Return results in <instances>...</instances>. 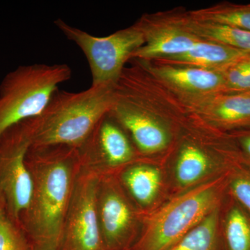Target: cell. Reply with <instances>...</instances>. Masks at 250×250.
I'll return each mask as SVG.
<instances>
[{"instance_id":"cell-1","label":"cell","mask_w":250,"mask_h":250,"mask_svg":"<svg viewBox=\"0 0 250 250\" xmlns=\"http://www.w3.org/2000/svg\"><path fill=\"white\" fill-rule=\"evenodd\" d=\"M26 165L33 181L30 205L21 220L33 250H59L81 170L80 153L65 146H29Z\"/></svg>"},{"instance_id":"cell-2","label":"cell","mask_w":250,"mask_h":250,"mask_svg":"<svg viewBox=\"0 0 250 250\" xmlns=\"http://www.w3.org/2000/svg\"><path fill=\"white\" fill-rule=\"evenodd\" d=\"M116 99L115 85H91L83 91L59 90L40 114L24 121L30 147H82Z\"/></svg>"},{"instance_id":"cell-3","label":"cell","mask_w":250,"mask_h":250,"mask_svg":"<svg viewBox=\"0 0 250 250\" xmlns=\"http://www.w3.org/2000/svg\"><path fill=\"white\" fill-rule=\"evenodd\" d=\"M229 173L194 188L148 215L132 250H170L218 208Z\"/></svg>"},{"instance_id":"cell-4","label":"cell","mask_w":250,"mask_h":250,"mask_svg":"<svg viewBox=\"0 0 250 250\" xmlns=\"http://www.w3.org/2000/svg\"><path fill=\"white\" fill-rule=\"evenodd\" d=\"M67 64L21 65L0 83V136L6 130L40 114L61 83L72 77Z\"/></svg>"},{"instance_id":"cell-5","label":"cell","mask_w":250,"mask_h":250,"mask_svg":"<svg viewBox=\"0 0 250 250\" xmlns=\"http://www.w3.org/2000/svg\"><path fill=\"white\" fill-rule=\"evenodd\" d=\"M54 24L84 54L89 64L93 86L116 85L125 63L146 42L143 31L136 24L105 37L91 35L62 19L56 20Z\"/></svg>"},{"instance_id":"cell-6","label":"cell","mask_w":250,"mask_h":250,"mask_svg":"<svg viewBox=\"0 0 250 250\" xmlns=\"http://www.w3.org/2000/svg\"><path fill=\"white\" fill-rule=\"evenodd\" d=\"M29 146L23 121L0 136V208L21 225L33 194L32 178L25 162Z\"/></svg>"},{"instance_id":"cell-7","label":"cell","mask_w":250,"mask_h":250,"mask_svg":"<svg viewBox=\"0 0 250 250\" xmlns=\"http://www.w3.org/2000/svg\"><path fill=\"white\" fill-rule=\"evenodd\" d=\"M100 175L82 167L62 229L59 250H106L97 210Z\"/></svg>"},{"instance_id":"cell-8","label":"cell","mask_w":250,"mask_h":250,"mask_svg":"<svg viewBox=\"0 0 250 250\" xmlns=\"http://www.w3.org/2000/svg\"><path fill=\"white\" fill-rule=\"evenodd\" d=\"M78 150L82 167L100 176L129 165L136 155L127 136L109 112Z\"/></svg>"},{"instance_id":"cell-9","label":"cell","mask_w":250,"mask_h":250,"mask_svg":"<svg viewBox=\"0 0 250 250\" xmlns=\"http://www.w3.org/2000/svg\"><path fill=\"white\" fill-rule=\"evenodd\" d=\"M115 93L109 114L128 131L138 150L153 154L165 149L169 143L168 133L147 104L125 90L115 88Z\"/></svg>"},{"instance_id":"cell-10","label":"cell","mask_w":250,"mask_h":250,"mask_svg":"<svg viewBox=\"0 0 250 250\" xmlns=\"http://www.w3.org/2000/svg\"><path fill=\"white\" fill-rule=\"evenodd\" d=\"M111 174L100 176L97 210L106 250H126L132 236L135 214Z\"/></svg>"},{"instance_id":"cell-11","label":"cell","mask_w":250,"mask_h":250,"mask_svg":"<svg viewBox=\"0 0 250 250\" xmlns=\"http://www.w3.org/2000/svg\"><path fill=\"white\" fill-rule=\"evenodd\" d=\"M143 31L146 42L131 59L154 62L187 53L201 39L188 32L170 17L154 23L150 18L143 16L136 23Z\"/></svg>"},{"instance_id":"cell-12","label":"cell","mask_w":250,"mask_h":250,"mask_svg":"<svg viewBox=\"0 0 250 250\" xmlns=\"http://www.w3.org/2000/svg\"><path fill=\"white\" fill-rule=\"evenodd\" d=\"M135 60L141 64L146 72L183 97L204 96L225 93V82L223 70Z\"/></svg>"},{"instance_id":"cell-13","label":"cell","mask_w":250,"mask_h":250,"mask_svg":"<svg viewBox=\"0 0 250 250\" xmlns=\"http://www.w3.org/2000/svg\"><path fill=\"white\" fill-rule=\"evenodd\" d=\"M197 114L223 129H250V93L183 97Z\"/></svg>"},{"instance_id":"cell-14","label":"cell","mask_w":250,"mask_h":250,"mask_svg":"<svg viewBox=\"0 0 250 250\" xmlns=\"http://www.w3.org/2000/svg\"><path fill=\"white\" fill-rule=\"evenodd\" d=\"M250 54V52L202 40L187 53L152 62L222 71Z\"/></svg>"},{"instance_id":"cell-15","label":"cell","mask_w":250,"mask_h":250,"mask_svg":"<svg viewBox=\"0 0 250 250\" xmlns=\"http://www.w3.org/2000/svg\"><path fill=\"white\" fill-rule=\"evenodd\" d=\"M170 16L179 26L199 39L250 52V31L200 21L190 17L188 14Z\"/></svg>"},{"instance_id":"cell-16","label":"cell","mask_w":250,"mask_h":250,"mask_svg":"<svg viewBox=\"0 0 250 250\" xmlns=\"http://www.w3.org/2000/svg\"><path fill=\"white\" fill-rule=\"evenodd\" d=\"M121 180L135 201L141 206L151 205L159 192L161 175L158 169L143 164L128 166Z\"/></svg>"},{"instance_id":"cell-17","label":"cell","mask_w":250,"mask_h":250,"mask_svg":"<svg viewBox=\"0 0 250 250\" xmlns=\"http://www.w3.org/2000/svg\"><path fill=\"white\" fill-rule=\"evenodd\" d=\"M200 21L225 24L250 31V5L221 3L188 13Z\"/></svg>"},{"instance_id":"cell-18","label":"cell","mask_w":250,"mask_h":250,"mask_svg":"<svg viewBox=\"0 0 250 250\" xmlns=\"http://www.w3.org/2000/svg\"><path fill=\"white\" fill-rule=\"evenodd\" d=\"M210 159L200 147L185 145L179 152L175 175L181 186L192 185L200 180L209 170Z\"/></svg>"},{"instance_id":"cell-19","label":"cell","mask_w":250,"mask_h":250,"mask_svg":"<svg viewBox=\"0 0 250 250\" xmlns=\"http://www.w3.org/2000/svg\"><path fill=\"white\" fill-rule=\"evenodd\" d=\"M219 216L218 207L169 250H217Z\"/></svg>"},{"instance_id":"cell-20","label":"cell","mask_w":250,"mask_h":250,"mask_svg":"<svg viewBox=\"0 0 250 250\" xmlns=\"http://www.w3.org/2000/svg\"><path fill=\"white\" fill-rule=\"evenodd\" d=\"M232 200L233 205L229 208L225 220V236L228 249L250 250V215Z\"/></svg>"},{"instance_id":"cell-21","label":"cell","mask_w":250,"mask_h":250,"mask_svg":"<svg viewBox=\"0 0 250 250\" xmlns=\"http://www.w3.org/2000/svg\"><path fill=\"white\" fill-rule=\"evenodd\" d=\"M0 250H33L22 226L0 208Z\"/></svg>"},{"instance_id":"cell-22","label":"cell","mask_w":250,"mask_h":250,"mask_svg":"<svg viewBox=\"0 0 250 250\" xmlns=\"http://www.w3.org/2000/svg\"><path fill=\"white\" fill-rule=\"evenodd\" d=\"M224 93H250V54L223 70Z\"/></svg>"},{"instance_id":"cell-23","label":"cell","mask_w":250,"mask_h":250,"mask_svg":"<svg viewBox=\"0 0 250 250\" xmlns=\"http://www.w3.org/2000/svg\"><path fill=\"white\" fill-rule=\"evenodd\" d=\"M228 188L230 196L250 215V170L233 167L229 177Z\"/></svg>"},{"instance_id":"cell-24","label":"cell","mask_w":250,"mask_h":250,"mask_svg":"<svg viewBox=\"0 0 250 250\" xmlns=\"http://www.w3.org/2000/svg\"><path fill=\"white\" fill-rule=\"evenodd\" d=\"M232 139L236 143L238 156H241L243 160L250 165V129L235 131Z\"/></svg>"},{"instance_id":"cell-25","label":"cell","mask_w":250,"mask_h":250,"mask_svg":"<svg viewBox=\"0 0 250 250\" xmlns=\"http://www.w3.org/2000/svg\"></svg>"}]
</instances>
